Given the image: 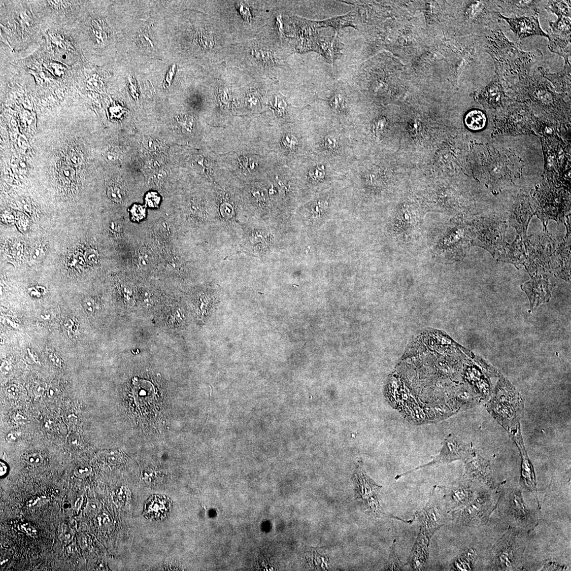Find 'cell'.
<instances>
[{
	"label": "cell",
	"mask_w": 571,
	"mask_h": 571,
	"mask_svg": "<svg viewBox=\"0 0 571 571\" xmlns=\"http://www.w3.org/2000/svg\"><path fill=\"white\" fill-rule=\"evenodd\" d=\"M485 48L493 60L496 75L507 86L530 74L533 65L543 56L539 50L525 52L519 43L509 40L499 27L486 36Z\"/></svg>",
	"instance_id": "cell-1"
},
{
	"label": "cell",
	"mask_w": 571,
	"mask_h": 571,
	"mask_svg": "<svg viewBox=\"0 0 571 571\" xmlns=\"http://www.w3.org/2000/svg\"><path fill=\"white\" fill-rule=\"evenodd\" d=\"M507 86L519 97L536 104L546 111L560 113L566 108L560 94L556 93L551 83L540 74L530 73Z\"/></svg>",
	"instance_id": "cell-2"
},
{
	"label": "cell",
	"mask_w": 571,
	"mask_h": 571,
	"mask_svg": "<svg viewBox=\"0 0 571 571\" xmlns=\"http://www.w3.org/2000/svg\"><path fill=\"white\" fill-rule=\"evenodd\" d=\"M355 497L363 511L368 515L381 518L390 517L384 512L380 504L378 495L383 487L380 486L369 476L364 471L363 462L360 461L353 474Z\"/></svg>",
	"instance_id": "cell-3"
},
{
	"label": "cell",
	"mask_w": 571,
	"mask_h": 571,
	"mask_svg": "<svg viewBox=\"0 0 571 571\" xmlns=\"http://www.w3.org/2000/svg\"><path fill=\"white\" fill-rule=\"evenodd\" d=\"M449 514L444 500L443 487L435 486L427 503L423 509L415 513L414 518L420 523V531L431 539L446 524L450 517Z\"/></svg>",
	"instance_id": "cell-4"
},
{
	"label": "cell",
	"mask_w": 571,
	"mask_h": 571,
	"mask_svg": "<svg viewBox=\"0 0 571 571\" xmlns=\"http://www.w3.org/2000/svg\"><path fill=\"white\" fill-rule=\"evenodd\" d=\"M476 228V240L480 246L488 250L493 255L501 251L505 246V224L489 219H484L478 222Z\"/></svg>",
	"instance_id": "cell-5"
},
{
	"label": "cell",
	"mask_w": 571,
	"mask_h": 571,
	"mask_svg": "<svg viewBox=\"0 0 571 571\" xmlns=\"http://www.w3.org/2000/svg\"><path fill=\"white\" fill-rule=\"evenodd\" d=\"M472 455V452L467 445L457 441L450 435L445 440V442H444L443 447L440 453L432 461L428 463L415 468L409 472L397 475L395 479L398 480L404 476L409 475L417 471V469L427 466L449 463L456 460H467L471 458Z\"/></svg>",
	"instance_id": "cell-6"
},
{
	"label": "cell",
	"mask_w": 571,
	"mask_h": 571,
	"mask_svg": "<svg viewBox=\"0 0 571 571\" xmlns=\"http://www.w3.org/2000/svg\"><path fill=\"white\" fill-rule=\"evenodd\" d=\"M539 15L519 17H507L499 13L498 16L500 19L505 20L509 25L510 29L519 40L535 36L548 38V34L541 28Z\"/></svg>",
	"instance_id": "cell-7"
},
{
	"label": "cell",
	"mask_w": 571,
	"mask_h": 571,
	"mask_svg": "<svg viewBox=\"0 0 571 571\" xmlns=\"http://www.w3.org/2000/svg\"><path fill=\"white\" fill-rule=\"evenodd\" d=\"M487 512V499L484 497L476 496L471 502L452 511V516L462 524L472 526L483 522Z\"/></svg>",
	"instance_id": "cell-8"
},
{
	"label": "cell",
	"mask_w": 571,
	"mask_h": 571,
	"mask_svg": "<svg viewBox=\"0 0 571 571\" xmlns=\"http://www.w3.org/2000/svg\"><path fill=\"white\" fill-rule=\"evenodd\" d=\"M496 548L497 562L504 569L515 568L521 560L522 553L518 552V545L513 533L508 531Z\"/></svg>",
	"instance_id": "cell-9"
},
{
	"label": "cell",
	"mask_w": 571,
	"mask_h": 571,
	"mask_svg": "<svg viewBox=\"0 0 571 571\" xmlns=\"http://www.w3.org/2000/svg\"><path fill=\"white\" fill-rule=\"evenodd\" d=\"M443 490L444 502L449 513L471 502L477 496L473 488L464 484L443 487Z\"/></svg>",
	"instance_id": "cell-10"
},
{
	"label": "cell",
	"mask_w": 571,
	"mask_h": 571,
	"mask_svg": "<svg viewBox=\"0 0 571 571\" xmlns=\"http://www.w3.org/2000/svg\"><path fill=\"white\" fill-rule=\"evenodd\" d=\"M549 12L558 17L555 21L550 22L549 31L556 35L570 37V3L565 1L555 2L550 5Z\"/></svg>",
	"instance_id": "cell-11"
},
{
	"label": "cell",
	"mask_w": 571,
	"mask_h": 571,
	"mask_svg": "<svg viewBox=\"0 0 571 571\" xmlns=\"http://www.w3.org/2000/svg\"><path fill=\"white\" fill-rule=\"evenodd\" d=\"M543 1L535 0H514V1H495L500 14L505 17L531 16L540 14L539 6Z\"/></svg>",
	"instance_id": "cell-12"
},
{
	"label": "cell",
	"mask_w": 571,
	"mask_h": 571,
	"mask_svg": "<svg viewBox=\"0 0 571 571\" xmlns=\"http://www.w3.org/2000/svg\"><path fill=\"white\" fill-rule=\"evenodd\" d=\"M539 237L536 240L528 241L527 250L529 262L533 265H547L551 260L554 253L553 241L549 236Z\"/></svg>",
	"instance_id": "cell-13"
},
{
	"label": "cell",
	"mask_w": 571,
	"mask_h": 571,
	"mask_svg": "<svg viewBox=\"0 0 571 571\" xmlns=\"http://www.w3.org/2000/svg\"><path fill=\"white\" fill-rule=\"evenodd\" d=\"M172 507V502L166 496L161 494L152 496L146 502L144 512L148 519L162 520L167 517Z\"/></svg>",
	"instance_id": "cell-14"
},
{
	"label": "cell",
	"mask_w": 571,
	"mask_h": 571,
	"mask_svg": "<svg viewBox=\"0 0 571 571\" xmlns=\"http://www.w3.org/2000/svg\"><path fill=\"white\" fill-rule=\"evenodd\" d=\"M430 540L424 533L419 531L408 563L414 570H422L427 566Z\"/></svg>",
	"instance_id": "cell-15"
},
{
	"label": "cell",
	"mask_w": 571,
	"mask_h": 571,
	"mask_svg": "<svg viewBox=\"0 0 571 571\" xmlns=\"http://www.w3.org/2000/svg\"><path fill=\"white\" fill-rule=\"evenodd\" d=\"M538 71L546 80L552 83L555 90L561 93L570 94L571 66L564 63L563 69L558 72L551 73L547 69L539 67Z\"/></svg>",
	"instance_id": "cell-16"
},
{
	"label": "cell",
	"mask_w": 571,
	"mask_h": 571,
	"mask_svg": "<svg viewBox=\"0 0 571 571\" xmlns=\"http://www.w3.org/2000/svg\"><path fill=\"white\" fill-rule=\"evenodd\" d=\"M480 98L488 107L496 108L502 105L506 99L503 83L495 75L492 80L481 90Z\"/></svg>",
	"instance_id": "cell-17"
},
{
	"label": "cell",
	"mask_w": 571,
	"mask_h": 571,
	"mask_svg": "<svg viewBox=\"0 0 571 571\" xmlns=\"http://www.w3.org/2000/svg\"><path fill=\"white\" fill-rule=\"evenodd\" d=\"M523 290L529 298L532 308L549 301L551 296L548 283L538 277L523 285Z\"/></svg>",
	"instance_id": "cell-18"
},
{
	"label": "cell",
	"mask_w": 571,
	"mask_h": 571,
	"mask_svg": "<svg viewBox=\"0 0 571 571\" xmlns=\"http://www.w3.org/2000/svg\"><path fill=\"white\" fill-rule=\"evenodd\" d=\"M501 250V260L511 262L516 266L524 264L525 252L522 240L519 238L517 237L512 244L505 245Z\"/></svg>",
	"instance_id": "cell-19"
},
{
	"label": "cell",
	"mask_w": 571,
	"mask_h": 571,
	"mask_svg": "<svg viewBox=\"0 0 571 571\" xmlns=\"http://www.w3.org/2000/svg\"><path fill=\"white\" fill-rule=\"evenodd\" d=\"M547 33L549 40L548 47L551 52L563 57L564 63H570V37L556 35L549 31Z\"/></svg>",
	"instance_id": "cell-20"
},
{
	"label": "cell",
	"mask_w": 571,
	"mask_h": 571,
	"mask_svg": "<svg viewBox=\"0 0 571 571\" xmlns=\"http://www.w3.org/2000/svg\"><path fill=\"white\" fill-rule=\"evenodd\" d=\"M464 120L468 128L473 130H479L484 128L487 122V117L484 112L474 110L466 114Z\"/></svg>",
	"instance_id": "cell-21"
},
{
	"label": "cell",
	"mask_w": 571,
	"mask_h": 571,
	"mask_svg": "<svg viewBox=\"0 0 571 571\" xmlns=\"http://www.w3.org/2000/svg\"><path fill=\"white\" fill-rule=\"evenodd\" d=\"M477 558V555L474 549L468 550L462 554L453 562V568L457 570H472Z\"/></svg>",
	"instance_id": "cell-22"
},
{
	"label": "cell",
	"mask_w": 571,
	"mask_h": 571,
	"mask_svg": "<svg viewBox=\"0 0 571 571\" xmlns=\"http://www.w3.org/2000/svg\"><path fill=\"white\" fill-rule=\"evenodd\" d=\"M396 540L393 541L390 549V553L386 569L388 570H401L404 566L402 565L396 551Z\"/></svg>",
	"instance_id": "cell-23"
},
{
	"label": "cell",
	"mask_w": 571,
	"mask_h": 571,
	"mask_svg": "<svg viewBox=\"0 0 571 571\" xmlns=\"http://www.w3.org/2000/svg\"><path fill=\"white\" fill-rule=\"evenodd\" d=\"M132 219L139 222L143 220L146 216V208L142 206L134 205L130 210Z\"/></svg>",
	"instance_id": "cell-24"
},
{
	"label": "cell",
	"mask_w": 571,
	"mask_h": 571,
	"mask_svg": "<svg viewBox=\"0 0 571 571\" xmlns=\"http://www.w3.org/2000/svg\"><path fill=\"white\" fill-rule=\"evenodd\" d=\"M104 157L109 163L117 164L121 159L120 152L114 148H109L105 152Z\"/></svg>",
	"instance_id": "cell-25"
},
{
	"label": "cell",
	"mask_w": 571,
	"mask_h": 571,
	"mask_svg": "<svg viewBox=\"0 0 571 571\" xmlns=\"http://www.w3.org/2000/svg\"><path fill=\"white\" fill-rule=\"evenodd\" d=\"M108 196L112 201L120 203L123 199V193L121 189L117 186H111L108 189Z\"/></svg>",
	"instance_id": "cell-26"
},
{
	"label": "cell",
	"mask_w": 571,
	"mask_h": 571,
	"mask_svg": "<svg viewBox=\"0 0 571 571\" xmlns=\"http://www.w3.org/2000/svg\"><path fill=\"white\" fill-rule=\"evenodd\" d=\"M146 204L149 208H157L160 203V196L155 192H150L146 196Z\"/></svg>",
	"instance_id": "cell-27"
},
{
	"label": "cell",
	"mask_w": 571,
	"mask_h": 571,
	"mask_svg": "<svg viewBox=\"0 0 571 571\" xmlns=\"http://www.w3.org/2000/svg\"><path fill=\"white\" fill-rule=\"evenodd\" d=\"M85 259L88 264H95L98 259L97 251L93 249H88L85 253Z\"/></svg>",
	"instance_id": "cell-28"
},
{
	"label": "cell",
	"mask_w": 571,
	"mask_h": 571,
	"mask_svg": "<svg viewBox=\"0 0 571 571\" xmlns=\"http://www.w3.org/2000/svg\"><path fill=\"white\" fill-rule=\"evenodd\" d=\"M45 255L44 248L41 245L36 246L32 252V258L35 260H41Z\"/></svg>",
	"instance_id": "cell-29"
},
{
	"label": "cell",
	"mask_w": 571,
	"mask_h": 571,
	"mask_svg": "<svg viewBox=\"0 0 571 571\" xmlns=\"http://www.w3.org/2000/svg\"><path fill=\"white\" fill-rule=\"evenodd\" d=\"M90 473V469L87 466L83 465H79L75 469L74 474L75 476L83 478L87 476Z\"/></svg>",
	"instance_id": "cell-30"
},
{
	"label": "cell",
	"mask_w": 571,
	"mask_h": 571,
	"mask_svg": "<svg viewBox=\"0 0 571 571\" xmlns=\"http://www.w3.org/2000/svg\"><path fill=\"white\" fill-rule=\"evenodd\" d=\"M61 541L62 543L67 544L73 539V533L71 529L66 528L61 533Z\"/></svg>",
	"instance_id": "cell-31"
},
{
	"label": "cell",
	"mask_w": 571,
	"mask_h": 571,
	"mask_svg": "<svg viewBox=\"0 0 571 571\" xmlns=\"http://www.w3.org/2000/svg\"><path fill=\"white\" fill-rule=\"evenodd\" d=\"M331 105L335 110H339L344 106V99L341 96L336 95L332 99Z\"/></svg>",
	"instance_id": "cell-32"
},
{
	"label": "cell",
	"mask_w": 571,
	"mask_h": 571,
	"mask_svg": "<svg viewBox=\"0 0 571 571\" xmlns=\"http://www.w3.org/2000/svg\"><path fill=\"white\" fill-rule=\"evenodd\" d=\"M310 176L313 179H322L325 175L324 167H317L310 173Z\"/></svg>",
	"instance_id": "cell-33"
},
{
	"label": "cell",
	"mask_w": 571,
	"mask_h": 571,
	"mask_svg": "<svg viewBox=\"0 0 571 571\" xmlns=\"http://www.w3.org/2000/svg\"><path fill=\"white\" fill-rule=\"evenodd\" d=\"M42 459L41 455L37 454L30 455L28 458V462L32 465H38L41 463Z\"/></svg>",
	"instance_id": "cell-34"
},
{
	"label": "cell",
	"mask_w": 571,
	"mask_h": 571,
	"mask_svg": "<svg viewBox=\"0 0 571 571\" xmlns=\"http://www.w3.org/2000/svg\"><path fill=\"white\" fill-rule=\"evenodd\" d=\"M6 392L11 397H16L18 396L19 390L15 385H10L6 389Z\"/></svg>",
	"instance_id": "cell-35"
},
{
	"label": "cell",
	"mask_w": 571,
	"mask_h": 571,
	"mask_svg": "<svg viewBox=\"0 0 571 571\" xmlns=\"http://www.w3.org/2000/svg\"><path fill=\"white\" fill-rule=\"evenodd\" d=\"M93 302L90 298H87L83 303V307L86 312L92 313L93 311Z\"/></svg>",
	"instance_id": "cell-36"
},
{
	"label": "cell",
	"mask_w": 571,
	"mask_h": 571,
	"mask_svg": "<svg viewBox=\"0 0 571 571\" xmlns=\"http://www.w3.org/2000/svg\"><path fill=\"white\" fill-rule=\"evenodd\" d=\"M6 440L11 443L16 442L18 440V436L15 432L10 431L6 436Z\"/></svg>",
	"instance_id": "cell-37"
},
{
	"label": "cell",
	"mask_w": 571,
	"mask_h": 571,
	"mask_svg": "<svg viewBox=\"0 0 571 571\" xmlns=\"http://www.w3.org/2000/svg\"><path fill=\"white\" fill-rule=\"evenodd\" d=\"M49 359L50 361L52 362L54 365L59 367L61 366L60 359L57 356V355L54 354H50Z\"/></svg>",
	"instance_id": "cell-38"
},
{
	"label": "cell",
	"mask_w": 571,
	"mask_h": 571,
	"mask_svg": "<svg viewBox=\"0 0 571 571\" xmlns=\"http://www.w3.org/2000/svg\"><path fill=\"white\" fill-rule=\"evenodd\" d=\"M337 145L335 140H333L331 138H327L325 139V146L329 149H334Z\"/></svg>",
	"instance_id": "cell-39"
},
{
	"label": "cell",
	"mask_w": 571,
	"mask_h": 571,
	"mask_svg": "<svg viewBox=\"0 0 571 571\" xmlns=\"http://www.w3.org/2000/svg\"><path fill=\"white\" fill-rule=\"evenodd\" d=\"M290 138L287 137L286 141L285 142H286L285 143V145L288 146V147H291L290 146H293L297 144V141L295 138H292V139Z\"/></svg>",
	"instance_id": "cell-40"
},
{
	"label": "cell",
	"mask_w": 571,
	"mask_h": 571,
	"mask_svg": "<svg viewBox=\"0 0 571 571\" xmlns=\"http://www.w3.org/2000/svg\"><path fill=\"white\" fill-rule=\"evenodd\" d=\"M174 68H175V65H174V66L173 67V68H172L171 69V70L170 71V72L167 74L166 81H167V83H169L170 85V84L172 82V79H173V76L174 74Z\"/></svg>",
	"instance_id": "cell-41"
},
{
	"label": "cell",
	"mask_w": 571,
	"mask_h": 571,
	"mask_svg": "<svg viewBox=\"0 0 571 571\" xmlns=\"http://www.w3.org/2000/svg\"><path fill=\"white\" fill-rule=\"evenodd\" d=\"M7 472V465L4 462H1L0 464V475L1 476H4Z\"/></svg>",
	"instance_id": "cell-42"
},
{
	"label": "cell",
	"mask_w": 571,
	"mask_h": 571,
	"mask_svg": "<svg viewBox=\"0 0 571 571\" xmlns=\"http://www.w3.org/2000/svg\"><path fill=\"white\" fill-rule=\"evenodd\" d=\"M56 395V392L54 389L50 388L48 391V396L50 398H53Z\"/></svg>",
	"instance_id": "cell-43"
},
{
	"label": "cell",
	"mask_w": 571,
	"mask_h": 571,
	"mask_svg": "<svg viewBox=\"0 0 571 571\" xmlns=\"http://www.w3.org/2000/svg\"><path fill=\"white\" fill-rule=\"evenodd\" d=\"M45 390V389L44 388H43V387H42V386H38L37 387V388H36V389H35V390L36 391V392L37 393V394H39V395L42 394V393L44 392Z\"/></svg>",
	"instance_id": "cell-44"
}]
</instances>
